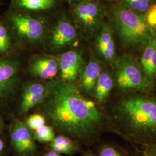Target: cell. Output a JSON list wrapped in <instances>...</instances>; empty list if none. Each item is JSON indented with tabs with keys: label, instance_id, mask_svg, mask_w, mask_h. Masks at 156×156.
I'll return each mask as SVG.
<instances>
[{
	"label": "cell",
	"instance_id": "1",
	"mask_svg": "<svg viewBox=\"0 0 156 156\" xmlns=\"http://www.w3.org/2000/svg\"><path fill=\"white\" fill-rule=\"evenodd\" d=\"M44 101L51 123L75 137L92 138L104 126V116L95 103L83 97L72 83L62 80L50 83Z\"/></svg>",
	"mask_w": 156,
	"mask_h": 156
},
{
	"label": "cell",
	"instance_id": "2",
	"mask_svg": "<svg viewBox=\"0 0 156 156\" xmlns=\"http://www.w3.org/2000/svg\"><path fill=\"white\" fill-rule=\"evenodd\" d=\"M115 131L130 143L156 145V98L128 95L119 101L113 113Z\"/></svg>",
	"mask_w": 156,
	"mask_h": 156
},
{
	"label": "cell",
	"instance_id": "3",
	"mask_svg": "<svg viewBox=\"0 0 156 156\" xmlns=\"http://www.w3.org/2000/svg\"><path fill=\"white\" fill-rule=\"evenodd\" d=\"M112 21L124 44L146 47L154 30L148 24L145 13L133 11L122 3L111 9Z\"/></svg>",
	"mask_w": 156,
	"mask_h": 156
},
{
	"label": "cell",
	"instance_id": "4",
	"mask_svg": "<svg viewBox=\"0 0 156 156\" xmlns=\"http://www.w3.org/2000/svg\"><path fill=\"white\" fill-rule=\"evenodd\" d=\"M115 80L118 89L123 91L146 93L154 86L142 68L128 56H121L115 61Z\"/></svg>",
	"mask_w": 156,
	"mask_h": 156
},
{
	"label": "cell",
	"instance_id": "5",
	"mask_svg": "<svg viewBox=\"0 0 156 156\" xmlns=\"http://www.w3.org/2000/svg\"><path fill=\"white\" fill-rule=\"evenodd\" d=\"M70 9L75 25L84 33H94L103 24L105 11L98 0L73 2Z\"/></svg>",
	"mask_w": 156,
	"mask_h": 156
},
{
	"label": "cell",
	"instance_id": "6",
	"mask_svg": "<svg viewBox=\"0 0 156 156\" xmlns=\"http://www.w3.org/2000/svg\"><path fill=\"white\" fill-rule=\"evenodd\" d=\"M10 19L17 34L26 42L36 43L44 38L46 26L39 18L19 12L12 13Z\"/></svg>",
	"mask_w": 156,
	"mask_h": 156
},
{
	"label": "cell",
	"instance_id": "7",
	"mask_svg": "<svg viewBox=\"0 0 156 156\" xmlns=\"http://www.w3.org/2000/svg\"><path fill=\"white\" fill-rule=\"evenodd\" d=\"M76 27L66 17H62L56 23L50 34L49 44L55 50H60L73 44L78 39Z\"/></svg>",
	"mask_w": 156,
	"mask_h": 156
},
{
	"label": "cell",
	"instance_id": "8",
	"mask_svg": "<svg viewBox=\"0 0 156 156\" xmlns=\"http://www.w3.org/2000/svg\"><path fill=\"white\" fill-rule=\"evenodd\" d=\"M83 64L80 53L76 50H71L59 57V69L62 80L72 83L79 75Z\"/></svg>",
	"mask_w": 156,
	"mask_h": 156
},
{
	"label": "cell",
	"instance_id": "9",
	"mask_svg": "<svg viewBox=\"0 0 156 156\" xmlns=\"http://www.w3.org/2000/svg\"><path fill=\"white\" fill-rule=\"evenodd\" d=\"M28 68L29 72L36 77L42 79H53L60 71L59 57L36 56L31 60Z\"/></svg>",
	"mask_w": 156,
	"mask_h": 156
},
{
	"label": "cell",
	"instance_id": "10",
	"mask_svg": "<svg viewBox=\"0 0 156 156\" xmlns=\"http://www.w3.org/2000/svg\"><path fill=\"white\" fill-rule=\"evenodd\" d=\"M11 140L14 148L20 154H31L35 151L36 145L28 127L22 122L15 124L12 130Z\"/></svg>",
	"mask_w": 156,
	"mask_h": 156
},
{
	"label": "cell",
	"instance_id": "11",
	"mask_svg": "<svg viewBox=\"0 0 156 156\" xmlns=\"http://www.w3.org/2000/svg\"><path fill=\"white\" fill-rule=\"evenodd\" d=\"M95 46L100 56L106 62L115 61L116 49L111 28L103 23L95 39Z\"/></svg>",
	"mask_w": 156,
	"mask_h": 156
},
{
	"label": "cell",
	"instance_id": "12",
	"mask_svg": "<svg viewBox=\"0 0 156 156\" xmlns=\"http://www.w3.org/2000/svg\"><path fill=\"white\" fill-rule=\"evenodd\" d=\"M19 64L15 60H0V98L11 91L16 83Z\"/></svg>",
	"mask_w": 156,
	"mask_h": 156
},
{
	"label": "cell",
	"instance_id": "13",
	"mask_svg": "<svg viewBox=\"0 0 156 156\" xmlns=\"http://www.w3.org/2000/svg\"><path fill=\"white\" fill-rule=\"evenodd\" d=\"M48 91V85L34 83L29 84L23 90L20 111L26 113L44 100Z\"/></svg>",
	"mask_w": 156,
	"mask_h": 156
},
{
	"label": "cell",
	"instance_id": "14",
	"mask_svg": "<svg viewBox=\"0 0 156 156\" xmlns=\"http://www.w3.org/2000/svg\"><path fill=\"white\" fill-rule=\"evenodd\" d=\"M142 68L151 81L156 79V31H153L141 59Z\"/></svg>",
	"mask_w": 156,
	"mask_h": 156
},
{
	"label": "cell",
	"instance_id": "15",
	"mask_svg": "<svg viewBox=\"0 0 156 156\" xmlns=\"http://www.w3.org/2000/svg\"><path fill=\"white\" fill-rule=\"evenodd\" d=\"M101 73V67L99 62L94 58L91 59L81 73L80 85L84 91L88 93L94 91Z\"/></svg>",
	"mask_w": 156,
	"mask_h": 156
},
{
	"label": "cell",
	"instance_id": "16",
	"mask_svg": "<svg viewBox=\"0 0 156 156\" xmlns=\"http://www.w3.org/2000/svg\"><path fill=\"white\" fill-rule=\"evenodd\" d=\"M12 4L23 11L39 12L49 10L55 6L56 0H12Z\"/></svg>",
	"mask_w": 156,
	"mask_h": 156
},
{
	"label": "cell",
	"instance_id": "17",
	"mask_svg": "<svg viewBox=\"0 0 156 156\" xmlns=\"http://www.w3.org/2000/svg\"><path fill=\"white\" fill-rule=\"evenodd\" d=\"M114 87V82L111 75L108 73H101L95 86V97L101 103L108 98Z\"/></svg>",
	"mask_w": 156,
	"mask_h": 156
},
{
	"label": "cell",
	"instance_id": "18",
	"mask_svg": "<svg viewBox=\"0 0 156 156\" xmlns=\"http://www.w3.org/2000/svg\"><path fill=\"white\" fill-rule=\"evenodd\" d=\"M50 146L58 154H69L74 151L75 146L72 140L65 136H58L51 141Z\"/></svg>",
	"mask_w": 156,
	"mask_h": 156
},
{
	"label": "cell",
	"instance_id": "19",
	"mask_svg": "<svg viewBox=\"0 0 156 156\" xmlns=\"http://www.w3.org/2000/svg\"><path fill=\"white\" fill-rule=\"evenodd\" d=\"M121 3L131 10L144 14L147 11L153 0H120Z\"/></svg>",
	"mask_w": 156,
	"mask_h": 156
},
{
	"label": "cell",
	"instance_id": "20",
	"mask_svg": "<svg viewBox=\"0 0 156 156\" xmlns=\"http://www.w3.org/2000/svg\"><path fill=\"white\" fill-rule=\"evenodd\" d=\"M35 137L41 142H51L55 138L53 129L50 126L44 125L35 129Z\"/></svg>",
	"mask_w": 156,
	"mask_h": 156
},
{
	"label": "cell",
	"instance_id": "21",
	"mask_svg": "<svg viewBox=\"0 0 156 156\" xmlns=\"http://www.w3.org/2000/svg\"><path fill=\"white\" fill-rule=\"evenodd\" d=\"M10 46L11 42L8 31L4 26L0 24V53L6 52Z\"/></svg>",
	"mask_w": 156,
	"mask_h": 156
},
{
	"label": "cell",
	"instance_id": "22",
	"mask_svg": "<svg viewBox=\"0 0 156 156\" xmlns=\"http://www.w3.org/2000/svg\"><path fill=\"white\" fill-rule=\"evenodd\" d=\"M45 118L39 114H34L28 117L27 125L31 129H37L40 127L45 125Z\"/></svg>",
	"mask_w": 156,
	"mask_h": 156
},
{
	"label": "cell",
	"instance_id": "23",
	"mask_svg": "<svg viewBox=\"0 0 156 156\" xmlns=\"http://www.w3.org/2000/svg\"><path fill=\"white\" fill-rule=\"evenodd\" d=\"M147 22L153 30H156V4L153 3L145 13Z\"/></svg>",
	"mask_w": 156,
	"mask_h": 156
},
{
	"label": "cell",
	"instance_id": "24",
	"mask_svg": "<svg viewBox=\"0 0 156 156\" xmlns=\"http://www.w3.org/2000/svg\"><path fill=\"white\" fill-rule=\"evenodd\" d=\"M99 156H124L116 148L111 146L103 147L100 151Z\"/></svg>",
	"mask_w": 156,
	"mask_h": 156
},
{
	"label": "cell",
	"instance_id": "25",
	"mask_svg": "<svg viewBox=\"0 0 156 156\" xmlns=\"http://www.w3.org/2000/svg\"><path fill=\"white\" fill-rule=\"evenodd\" d=\"M142 147L144 154L150 156H156V145H147Z\"/></svg>",
	"mask_w": 156,
	"mask_h": 156
},
{
	"label": "cell",
	"instance_id": "26",
	"mask_svg": "<svg viewBox=\"0 0 156 156\" xmlns=\"http://www.w3.org/2000/svg\"><path fill=\"white\" fill-rule=\"evenodd\" d=\"M58 154L55 151H50L45 156H58Z\"/></svg>",
	"mask_w": 156,
	"mask_h": 156
},
{
	"label": "cell",
	"instance_id": "27",
	"mask_svg": "<svg viewBox=\"0 0 156 156\" xmlns=\"http://www.w3.org/2000/svg\"><path fill=\"white\" fill-rule=\"evenodd\" d=\"M4 148V142L0 140V152L2 151Z\"/></svg>",
	"mask_w": 156,
	"mask_h": 156
},
{
	"label": "cell",
	"instance_id": "28",
	"mask_svg": "<svg viewBox=\"0 0 156 156\" xmlns=\"http://www.w3.org/2000/svg\"><path fill=\"white\" fill-rule=\"evenodd\" d=\"M71 1V3L73 2H79V1H84V0H69Z\"/></svg>",
	"mask_w": 156,
	"mask_h": 156
},
{
	"label": "cell",
	"instance_id": "29",
	"mask_svg": "<svg viewBox=\"0 0 156 156\" xmlns=\"http://www.w3.org/2000/svg\"><path fill=\"white\" fill-rule=\"evenodd\" d=\"M94 156L93 155H92V154H87V155H85V156Z\"/></svg>",
	"mask_w": 156,
	"mask_h": 156
},
{
	"label": "cell",
	"instance_id": "30",
	"mask_svg": "<svg viewBox=\"0 0 156 156\" xmlns=\"http://www.w3.org/2000/svg\"><path fill=\"white\" fill-rule=\"evenodd\" d=\"M153 2H154V3L156 4V0H153Z\"/></svg>",
	"mask_w": 156,
	"mask_h": 156
},
{
	"label": "cell",
	"instance_id": "31",
	"mask_svg": "<svg viewBox=\"0 0 156 156\" xmlns=\"http://www.w3.org/2000/svg\"><path fill=\"white\" fill-rule=\"evenodd\" d=\"M149 156V155H147V154H144V155H143V156Z\"/></svg>",
	"mask_w": 156,
	"mask_h": 156
},
{
	"label": "cell",
	"instance_id": "32",
	"mask_svg": "<svg viewBox=\"0 0 156 156\" xmlns=\"http://www.w3.org/2000/svg\"></svg>",
	"mask_w": 156,
	"mask_h": 156
}]
</instances>
